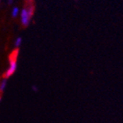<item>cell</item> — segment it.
<instances>
[{"mask_svg":"<svg viewBox=\"0 0 123 123\" xmlns=\"http://www.w3.org/2000/svg\"><path fill=\"white\" fill-rule=\"evenodd\" d=\"M34 12V7L31 6L29 9H23L22 10V14H21V20L22 23L24 26H28L30 22V18L32 17Z\"/></svg>","mask_w":123,"mask_h":123,"instance_id":"1","label":"cell"},{"mask_svg":"<svg viewBox=\"0 0 123 123\" xmlns=\"http://www.w3.org/2000/svg\"><path fill=\"white\" fill-rule=\"evenodd\" d=\"M16 69H17V60H12V61H10V68H9L8 70H7V72L4 73V78H10V77L16 72Z\"/></svg>","mask_w":123,"mask_h":123,"instance_id":"2","label":"cell"},{"mask_svg":"<svg viewBox=\"0 0 123 123\" xmlns=\"http://www.w3.org/2000/svg\"><path fill=\"white\" fill-rule=\"evenodd\" d=\"M17 54H18V49H17L16 51L12 52V53L10 54V61H12V60H17Z\"/></svg>","mask_w":123,"mask_h":123,"instance_id":"3","label":"cell"},{"mask_svg":"<svg viewBox=\"0 0 123 123\" xmlns=\"http://www.w3.org/2000/svg\"><path fill=\"white\" fill-rule=\"evenodd\" d=\"M5 86H6V79H4L0 84V92L4 91V90L5 89Z\"/></svg>","mask_w":123,"mask_h":123,"instance_id":"4","label":"cell"},{"mask_svg":"<svg viewBox=\"0 0 123 123\" xmlns=\"http://www.w3.org/2000/svg\"><path fill=\"white\" fill-rule=\"evenodd\" d=\"M18 11H19L18 8H17V7H15V8L13 9V10H12V17H17V14H18Z\"/></svg>","mask_w":123,"mask_h":123,"instance_id":"5","label":"cell"},{"mask_svg":"<svg viewBox=\"0 0 123 123\" xmlns=\"http://www.w3.org/2000/svg\"><path fill=\"white\" fill-rule=\"evenodd\" d=\"M21 43H22V38H21V37H18V38L16 40V41H15V45H16V47H18L19 46L21 45Z\"/></svg>","mask_w":123,"mask_h":123,"instance_id":"6","label":"cell"},{"mask_svg":"<svg viewBox=\"0 0 123 123\" xmlns=\"http://www.w3.org/2000/svg\"><path fill=\"white\" fill-rule=\"evenodd\" d=\"M12 2H13V0H9V4H12Z\"/></svg>","mask_w":123,"mask_h":123,"instance_id":"7","label":"cell"},{"mask_svg":"<svg viewBox=\"0 0 123 123\" xmlns=\"http://www.w3.org/2000/svg\"><path fill=\"white\" fill-rule=\"evenodd\" d=\"M1 99H2V98H1V97H0V102H1Z\"/></svg>","mask_w":123,"mask_h":123,"instance_id":"8","label":"cell"}]
</instances>
